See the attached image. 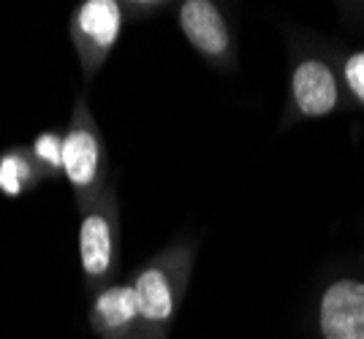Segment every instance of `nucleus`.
Wrapping results in <instances>:
<instances>
[{
	"label": "nucleus",
	"instance_id": "f257e3e1",
	"mask_svg": "<svg viewBox=\"0 0 364 339\" xmlns=\"http://www.w3.org/2000/svg\"><path fill=\"white\" fill-rule=\"evenodd\" d=\"M196 247L168 245L131 277L139 296V339H168L193 274Z\"/></svg>",
	"mask_w": 364,
	"mask_h": 339
},
{
	"label": "nucleus",
	"instance_id": "20e7f679",
	"mask_svg": "<svg viewBox=\"0 0 364 339\" xmlns=\"http://www.w3.org/2000/svg\"><path fill=\"white\" fill-rule=\"evenodd\" d=\"M346 90L332 57L307 49L299 52L289 68V104L286 123L323 120L346 106Z\"/></svg>",
	"mask_w": 364,
	"mask_h": 339
},
{
	"label": "nucleus",
	"instance_id": "7ed1b4c3",
	"mask_svg": "<svg viewBox=\"0 0 364 339\" xmlns=\"http://www.w3.org/2000/svg\"><path fill=\"white\" fill-rule=\"evenodd\" d=\"M79 263L90 296L117 279L120 201L114 185H109L85 212H79Z\"/></svg>",
	"mask_w": 364,
	"mask_h": 339
},
{
	"label": "nucleus",
	"instance_id": "f03ea898",
	"mask_svg": "<svg viewBox=\"0 0 364 339\" xmlns=\"http://www.w3.org/2000/svg\"><path fill=\"white\" fill-rule=\"evenodd\" d=\"M63 177L71 185L79 212H85L112 185L107 141L85 95L76 98L68 128L63 130Z\"/></svg>",
	"mask_w": 364,
	"mask_h": 339
},
{
	"label": "nucleus",
	"instance_id": "6e6552de",
	"mask_svg": "<svg viewBox=\"0 0 364 339\" xmlns=\"http://www.w3.org/2000/svg\"><path fill=\"white\" fill-rule=\"evenodd\" d=\"M92 334L98 339H139V296L131 279H114L90 296L87 312Z\"/></svg>",
	"mask_w": 364,
	"mask_h": 339
},
{
	"label": "nucleus",
	"instance_id": "423d86ee",
	"mask_svg": "<svg viewBox=\"0 0 364 339\" xmlns=\"http://www.w3.org/2000/svg\"><path fill=\"white\" fill-rule=\"evenodd\" d=\"M177 25L188 44L215 68H234L237 47L220 6L213 0H185L177 6Z\"/></svg>",
	"mask_w": 364,
	"mask_h": 339
},
{
	"label": "nucleus",
	"instance_id": "9d476101",
	"mask_svg": "<svg viewBox=\"0 0 364 339\" xmlns=\"http://www.w3.org/2000/svg\"><path fill=\"white\" fill-rule=\"evenodd\" d=\"M340 82L350 101L364 111V49H350L340 60Z\"/></svg>",
	"mask_w": 364,
	"mask_h": 339
},
{
	"label": "nucleus",
	"instance_id": "1a4fd4ad",
	"mask_svg": "<svg viewBox=\"0 0 364 339\" xmlns=\"http://www.w3.org/2000/svg\"><path fill=\"white\" fill-rule=\"evenodd\" d=\"M44 177L46 174L38 169V163L28 150H11L0 157V190L6 196H22Z\"/></svg>",
	"mask_w": 364,
	"mask_h": 339
},
{
	"label": "nucleus",
	"instance_id": "9b49d317",
	"mask_svg": "<svg viewBox=\"0 0 364 339\" xmlns=\"http://www.w3.org/2000/svg\"><path fill=\"white\" fill-rule=\"evenodd\" d=\"M31 155L46 177L63 171V133H58V130H46V133H41L38 139L33 141Z\"/></svg>",
	"mask_w": 364,
	"mask_h": 339
},
{
	"label": "nucleus",
	"instance_id": "39448f33",
	"mask_svg": "<svg viewBox=\"0 0 364 339\" xmlns=\"http://www.w3.org/2000/svg\"><path fill=\"white\" fill-rule=\"evenodd\" d=\"M128 6L117 0H85L71 14V44L85 82H92L117 47Z\"/></svg>",
	"mask_w": 364,
	"mask_h": 339
},
{
	"label": "nucleus",
	"instance_id": "0eeeda50",
	"mask_svg": "<svg viewBox=\"0 0 364 339\" xmlns=\"http://www.w3.org/2000/svg\"><path fill=\"white\" fill-rule=\"evenodd\" d=\"M316 328L321 339H364V279L337 277L321 291Z\"/></svg>",
	"mask_w": 364,
	"mask_h": 339
}]
</instances>
